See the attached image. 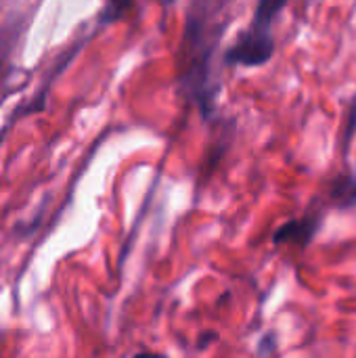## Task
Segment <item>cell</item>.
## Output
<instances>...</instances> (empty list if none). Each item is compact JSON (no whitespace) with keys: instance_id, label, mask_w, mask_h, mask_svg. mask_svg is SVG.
Here are the masks:
<instances>
[{"instance_id":"1","label":"cell","mask_w":356,"mask_h":358,"mask_svg":"<svg viewBox=\"0 0 356 358\" xmlns=\"http://www.w3.org/2000/svg\"><path fill=\"white\" fill-rule=\"evenodd\" d=\"M231 0H191L178 52V84L185 101L210 120L216 111L220 80L214 59L229 25Z\"/></svg>"},{"instance_id":"2","label":"cell","mask_w":356,"mask_h":358,"mask_svg":"<svg viewBox=\"0 0 356 358\" xmlns=\"http://www.w3.org/2000/svg\"><path fill=\"white\" fill-rule=\"evenodd\" d=\"M287 0H256L254 17L248 29H243L235 44L225 50V63L237 67H262L275 55L273 25Z\"/></svg>"},{"instance_id":"3","label":"cell","mask_w":356,"mask_h":358,"mask_svg":"<svg viewBox=\"0 0 356 358\" xmlns=\"http://www.w3.org/2000/svg\"><path fill=\"white\" fill-rule=\"evenodd\" d=\"M323 227V212L313 208L300 218H292L273 233L275 245H300L306 248Z\"/></svg>"},{"instance_id":"4","label":"cell","mask_w":356,"mask_h":358,"mask_svg":"<svg viewBox=\"0 0 356 358\" xmlns=\"http://www.w3.org/2000/svg\"><path fill=\"white\" fill-rule=\"evenodd\" d=\"M329 203L340 210H350L356 208V174H338L329 189Z\"/></svg>"},{"instance_id":"5","label":"cell","mask_w":356,"mask_h":358,"mask_svg":"<svg viewBox=\"0 0 356 358\" xmlns=\"http://www.w3.org/2000/svg\"><path fill=\"white\" fill-rule=\"evenodd\" d=\"M21 27H23L21 23H8L0 29V99L4 94L6 80L10 76V57H13V48L17 44Z\"/></svg>"},{"instance_id":"6","label":"cell","mask_w":356,"mask_h":358,"mask_svg":"<svg viewBox=\"0 0 356 358\" xmlns=\"http://www.w3.org/2000/svg\"><path fill=\"white\" fill-rule=\"evenodd\" d=\"M134 0H105L103 13L99 17V23H113L118 19H122L130 8H132Z\"/></svg>"},{"instance_id":"7","label":"cell","mask_w":356,"mask_h":358,"mask_svg":"<svg viewBox=\"0 0 356 358\" xmlns=\"http://www.w3.org/2000/svg\"><path fill=\"white\" fill-rule=\"evenodd\" d=\"M355 132H356V96H355V101H353V105H350V111H348V117H346V124H344V130H342V138H340V143H342V149H344V151H348V147H350V143H353V138H355Z\"/></svg>"},{"instance_id":"8","label":"cell","mask_w":356,"mask_h":358,"mask_svg":"<svg viewBox=\"0 0 356 358\" xmlns=\"http://www.w3.org/2000/svg\"><path fill=\"white\" fill-rule=\"evenodd\" d=\"M258 355H271V352H277V342H275V336H264L262 342L258 344Z\"/></svg>"}]
</instances>
